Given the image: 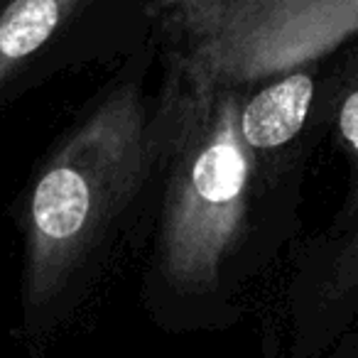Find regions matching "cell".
Listing matches in <instances>:
<instances>
[{
    "label": "cell",
    "mask_w": 358,
    "mask_h": 358,
    "mask_svg": "<svg viewBox=\"0 0 358 358\" xmlns=\"http://www.w3.org/2000/svg\"><path fill=\"white\" fill-rule=\"evenodd\" d=\"M358 32V0H224L209 40L177 52L216 81H250L322 59Z\"/></svg>",
    "instance_id": "4"
},
{
    "label": "cell",
    "mask_w": 358,
    "mask_h": 358,
    "mask_svg": "<svg viewBox=\"0 0 358 358\" xmlns=\"http://www.w3.org/2000/svg\"><path fill=\"white\" fill-rule=\"evenodd\" d=\"M327 57L238 81L236 128L245 155L268 189L294 201H299L304 167L322 135L319 94Z\"/></svg>",
    "instance_id": "5"
},
{
    "label": "cell",
    "mask_w": 358,
    "mask_h": 358,
    "mask_svg": "<svg viewBox=\"0 0 358 358\" xmlns=\"http://www.w3.org/2000/svg\"><path fill=\"white\" fill-rule=\"evenodd\" d=\"M289 258L282 358H319L358 317V219L324 226Z\"/></svg>",
    "instance_id": "6"
},
{
    "label": "cell",
    "mask_w": 358,
    "mask_h": 358,
    "mask_svg": "<svg viewBox=\"0 0 358 358\" xmlns=\"http://www.w3.org/2000/svg\"><path fill=\"white\" fill-rule=\"evenodd\" d=\"M155 32L152 0H3L0 106L57 74L123 62Z\"/></svg>",
    "instance_id": "3"
},
{
    "label": "cell",
    "mask_w": 358,
    "mask_h": 358,
    "mask_svg": "<svg viewBox=\"0 0 358 358\" xmlns=\"http://www.w3.org/2000/svg\"><path fill=\"white\" fill-rule=\"evenodd\" d=\"M319 125L346 157L348 187L329 226L358 219V32L327 57L319 94Z\"/></svg>",
    "instance_id": "7"
},
{
    "label": "cell",
    "mask_w": 358,
    "mask_h": 358,
    "mask_svg": "<svg viewBox=\"0 0 358 358\" xmlns=\"http://www.w3.org/2000/svg\"><path fill=\"white\" fill-rule=\"evenodd\" d=\"M0 3H3V0H0Z\"/></svg>",
    "instance_id": "10"
},
{
    "label": "cell",
    "mask_w": 358,
    "mask_h": 358,
    "mask_svg": "<svg viewBox=\"0 0 358 358\" xmlns=\"http://www.w3.org/2000/svg\"><path fill=\"white\" fill-rule=\"evenodd\" d=\"M224 0H152L155 30L164 47L189 52L209 40Z\"/></svg>",
    "instance_id": "8"
},
{
    "label": "cell",
    "mask_w": 358,
    "mask_h": 358,
    "mask_svg": "<svg viewBox=\"0 0 358 358\" xmlns=\"http://www.w3.org/2000/svg\"><path fill=\"white\" fill-rule=\"evenodd\" d=\"M319 358H358V317Z\"/></svg>",
    "instance_id": "9"
},
{
    "label": "cell",
    "mask_w": 358,
    "mask_h": 358,
    "mask_svg": "<svg viewBox=\"0 0 358 358\" xmlns=\"http://www.w3.org/2000/svg\"><path fill=\"white\" fill-rule=\"evenodd\" d=\"M177 59L182 103L148 231L140 299L162 331L185 336L243 319L258 280L294 243L299 201L255 174L236 128L238 84L196 76Z\"/></svg>",
    "instance_id": "2"
},
{
    "label": "cell",
    "mask_w": 358,
    "mask_h": 358,
    "mask_svg": "<svg viewBox=\"0 0 358 358\" xmlns=\"http://www.w3.org/2000/svg\"><path fill=\"white\" fill-rule=\"evenodd\" d=\"M155 32L113 69L42 157L15 201L20 341L40 353L106 282L133 238H148L182 103V66Z\"/></svg>",
    "instance_id": "1"
}]
</instances>
